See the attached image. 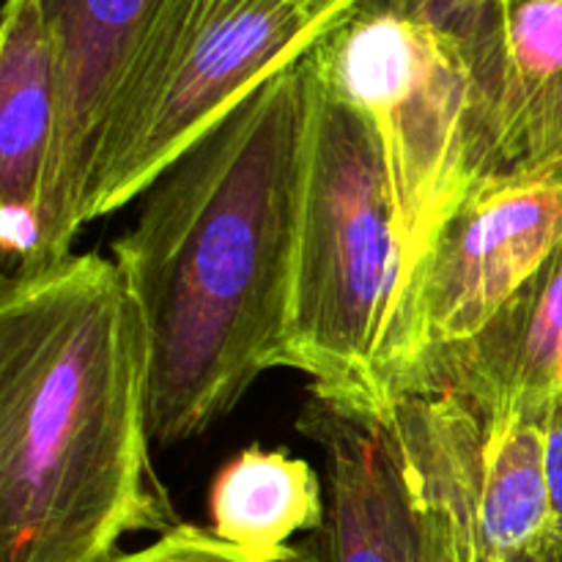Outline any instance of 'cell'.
<instances>
[{
	"label": "cell",
	"mask_w": 562,
	"mask_h": 562,
	"mask_svg": "<svg viewBox=\"0 0 562 562\" xmlns=\"http://www.w3.org/2000/svg\"><path fill=\"white\" fill-rule=\"evenodd\" d=\"M311 53L170 162L113 245L146 333L159 448L206 434L263 371L285 368L316 93Z\"/></svg>",
	"instance_id": "cell-1"
},
{
	"label": "cell",
	"mask_w": 562,
	"mask_h": 562,
	"mask_svg": "<svg viewBox=\"0 0 562 562\" xmlns=\"http://www.w3.org/2000/svg\"><path fill=\"white\" fill-rule=\"evenodd\" d=\"M140 313L115 261L80 252L0 294V562H108L181 525L151 464Z\"/></svg>",
	"instance_id": "cell-2"
},
{
	"label": "cell",
	"mask_w": 562,
	"mask_h": 562,
	"mask_svg": "<svg viewBox=\"0 0 562 562\" xmlns=\"http://www.w3.org/2000/svg\"><path fill=\"white\" fill-rule=\"evenodd\" d=\"M404 283L376 132L316 71L285 349V368L311 379L313 398L387 417Z\"/></svg>",
	"instance_id": "cell-3"
},
{
	"label": "cell",
	"mask_w": 562,
	"mask_h": 562,
	"mask_svg": "<svg viewBox=\"0 0 562 562\" xmlns=\"http://www.w3.org/2000/svg\"><path fill=\"white\" fill-rule=\"evenodd\" d=\"M346 16L311 0H157L104 119L86 225L140 198L192 143Z\"/></svg>",
	"instance_id": "cell-4"
},
{
	"label": "cell",
	"mask_w": 562,
	"mask_h": 562,
	"mask_svg": "<svg viewBox=\"0 0 562 562\" xmlns=\"http://www.w3.org/2000/svg\"><path fill=\"white\" fill-rule=\"evenodd\" d=\"M313 64L366 115L382 146L404 247L406 307L445 220L477 179L497 170L481 88L453 42L371 5H357L329 31L313 47Z\"/></svg>",
	"instance_id": "cell-5"
},
{
	"label": "cell",
	"mask_w": 562,
	"mask_h": 562,
	"mask_svg": "<svg viewBox=\"0 0 562 562\" xmlns=\"http://www.w3.org/2000/svg\"><path fill=\"white\" fill-rule=\"evenodd\" d=\"M560 239L562 154L477 179L417 269L395 349V398L481 335Z\"/></svg>",
	"instance_id": "cell-6"
},
{
	"label": "cell",
	"mask_w": 562,
	"mask_h": 562,
	"mask_svg": "<svg viewBox=\"0 0 562 562\" xmlns=\"http://www.w3.org/2000/svg\"><path fill=\"white\" fill-rule=\"evenodd\" d=\"M300 431L324 456L327 510L302 549L311 562H426L434 514L387 417L311 398Z\"/></svg>",
	"instance_id": "cell-7"
},
{
	"label": "cell",
	"mask_w": 562,
	"mask_h": 562,
	"mask_svg": "<svg viewBox=\"0 0 562 562\" xmlns=\"http://www.w3.org/2000/svg\"><path fill=\"white\" fill-rule=\"evenodd\" d=\"M55 44L58 130L44 195L42 269L71 256L86 225L99 137L148 11L157 0H33Z\"/></svg>",
	"instance_id": "cell-8"
},
{
	"label": "cell",
	"mask_w": 562,
	"mask_h": 562,
	"mask_svg": "<svg viewBox=\"0 0 562 562\" xmlns=\"http://www.w3.org/2000/svg\"><path fill=\"white\" fill-rule=\"evenodd\" d=\"M58 130L55 44L33 0H5L0 31V245L9 274L42 269L44 195Z\"/></svg>",
	"instance_id": "cell-9"
},
{
	"label": "cell",
	"mask_w": 562,
	"mask_h": 562,
	"mask_svg": "<svg viewBox=\"0 0 562 562\" xmlns=\"http://www.w3.org/2000/svg\"><path fill=\"white\" fill-rule=\"evenodd\" d=\"M558 390H562V239L483 333L434 362L409 393L461 395L497 415H541Z\"/></svg>",
	"instance_id": "cell-10"
},
{
	"label": "cell",
	"mask_w": 562,
	"mask_h": 562,
	"mask_svg": "<svg viewBox=\"0 0 562 562\" xmlns=\"http://www.w3.org/2000/svg\"><path fill=\"white\" fill-rule=\"evenodd\" d=\"M324 510L327 492L305 459L252 445L214 477L209 530L241 552L272 558L300 532H316Z\"/></svg>",
	"instance_id": "cell-11"
},
{
	"label": "cell",
	"mask_w": 562,
	"mask_h": 562,
	"mask_svg": "<svg viewBox=\"0 0 562 562\" xmlns=\"http://www.w3.org/2000/svg\"><path fill=\"white\" fill-rule=\"evenodd\" d=\"M360 5L387 9L406 20L420 22L459 47L481 88L488 135L497 154L499 132H503L510 91H514L508 0H360Z\"/></svg>",
	"instance_id": "cell-12"
},
{
	"label": "cell",
	"mask_w": 562,
	"mask_h": 562,
	"mask_svg": "<svg viewBox=\"0 0 562 562\" xmlns=\"http://www.w3.org/2000/svg\"><path fill=\"white\" fill-rule=\"evenodd\" d=\"M514 91L497 143L499 170L508 168L527 110L562 77V0H508Z\"/></svg>",
	"instance_id": "cell-13"
},
{
	"label": "cell",
	"mask_w": 562,
	"mask_h": 562,
	"mask_svg": "<svg viewBox=\"0 0 562 562\" xmlns=\"http://www.w3.org/2000/svg\"><path fill=\"white\" fill-rule=\"evenodd\" d=\"M108 562H311L305 549L291 547L272 558H258V554L241 552L231 543L220 541L212 530H203L198 525H176L173 530L159 532V538L148 547L135 552H119Z\"/></svg>",
	"instance_id": "cell-14"
},
{
	"label": "cell",
	"mask_w": 562,
	"mask_h": 562,
	"mask_svg": "<svg viewBox=\"0 0 562 562\" xmlns=\"http://www.w3.org/2000/svg\"><path fill=\"white\" fill-rule=\"evenodd\" d=\"M562 154V77L527 110L508 168L543 162Z\"/></svg>",
	"instance_id": "cell-15"
},
{
	"label": "cell",
	"mask_w": 562,
	"mask_h": 562,
	"mask_svg": "<svg viewBox=\"0 0 562 562\" xmlns=\"http://www.w3.org/2000/svg\"><path fill=\"white\" fill-rule=\"evenodd\" d=\"M543 470L554 519V554H562V390L549 398L541 412Z\"/></svg>",
	"instance_id": "cell-16"
},
{
	"label": "cell",
	"mask_w": 562,
	"mask_h": 562,
	"mask_svg": "<svg viewBox=\"0 0 562 562\" xmlns=\"http://www.w3.org/2000/svg\"><path fill=\"white\" fill-rule=\"evenodd\" d=\"M428 505H431V499H428ZM431 514H434V538H431V549H428L426 562H472L470 554L464 552V547L456 541L448 521L439 516V510L434 508V505H431Z\"/></svg>",
	"instance_id": "cell-17"
},
{
	"label": "cell",
	"mask_w": 562,
	"mask_h": 562,
	"mask_svg": "<svg viewBox=\"0 0 562 562\" xmlns=\"http://www.w3.org/2000/svg\"><path fill=\"white\" fill-rule=\"evenodd\" d=\"M311 3L322 5V9H329V11H340V14H351V11L360 5V0H311Z\"/></svg>",
	"instance_id": "cell-18"
},
{
	"label": "cell",
	"mask_w": 562,
	"mask_h": 562,
	"mask_svg": "<svg viewBox=\"0 0 562 562\" xmlns=\"http://www.w3.org/2000/svg\"><path fill=\"white\" fill-rule=\"evenodd\" d=\"M543 562H562V554H554V558H549V560H543Z\"/></svg>",
	"instance_id": "cell-19"
}]
</instances>
